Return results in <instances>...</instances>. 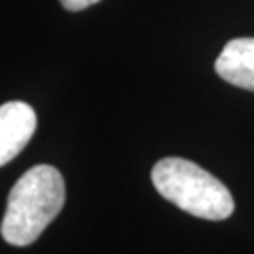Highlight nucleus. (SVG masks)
<instances>
[{"label":"nucleus","mask_w":254,"mask_h":254,"mask_svg":"<svg viewBox=\"0 0 254 254\" xmlns=\"http://www.w3.org/2000/svg\"><path fill=\"white\" fill-rule=\"evenodd\" d=\"M66 200V189L61 172L40 164L25 172L8 196L6 215L0 234L8 245L27 247L44 234Z\"/></svg>","instance_id":"obj_1"},{"label":"nucleus","mask_w":254,"mask_h":254,"mask_svg":"<svg viewBox=\"0 0 254 254\" xmlns=\"http://www.w3.org/2000/svg\"><path fill=\"white\" fill-rule=\"evenodd\" d=\"M98 2H100V0H61V4H63L68 11H81V9L89 8V6H94V4H98Z\"/></svg>","instance_id":"obj_5"},{"label":"nucleus","mask_w":254,"mask_h":254,"mask_svg":"<svg viewBox=\"0 0 254 254\" xmlns=\"http://www.w3.org/2000/svg\"><path fill=\"white\" fill-rule=\"evenodd\" d=\"M215 70L224 81L254 92V38H234L215 61Z\"/></svg>","instance_id":"obj_4"},{"label":"nucleus","mask_w":254,"mask_h":254,"mask_svg":"<svg viewBox=\"0 0 254 254\" xmlns=\"http://www.w3.org/2000/svg\"><path fill=\"white\" fill-rule=\"evenodd\" d=\"M36 111L25 102H6L0 108V164L6 166L34 136Z\"/></svg>","instance_id":"obj_3"},{"label":"nucleus","mask_w":254,"mask_h":254,"mask_svg":"<svg viewBox=\"0 0 254 254\" xmlns=\"http://www.w3.org/2000/svg\"><path fill=\"white\" fill-rule=\"evenodd\" d=\"M158 194L192 217L224 220L236 201L226 185L201 166L179 156H168L154 164L151 173Z\"/></svg>","instance_id":"obj_2"}]
</instances>
